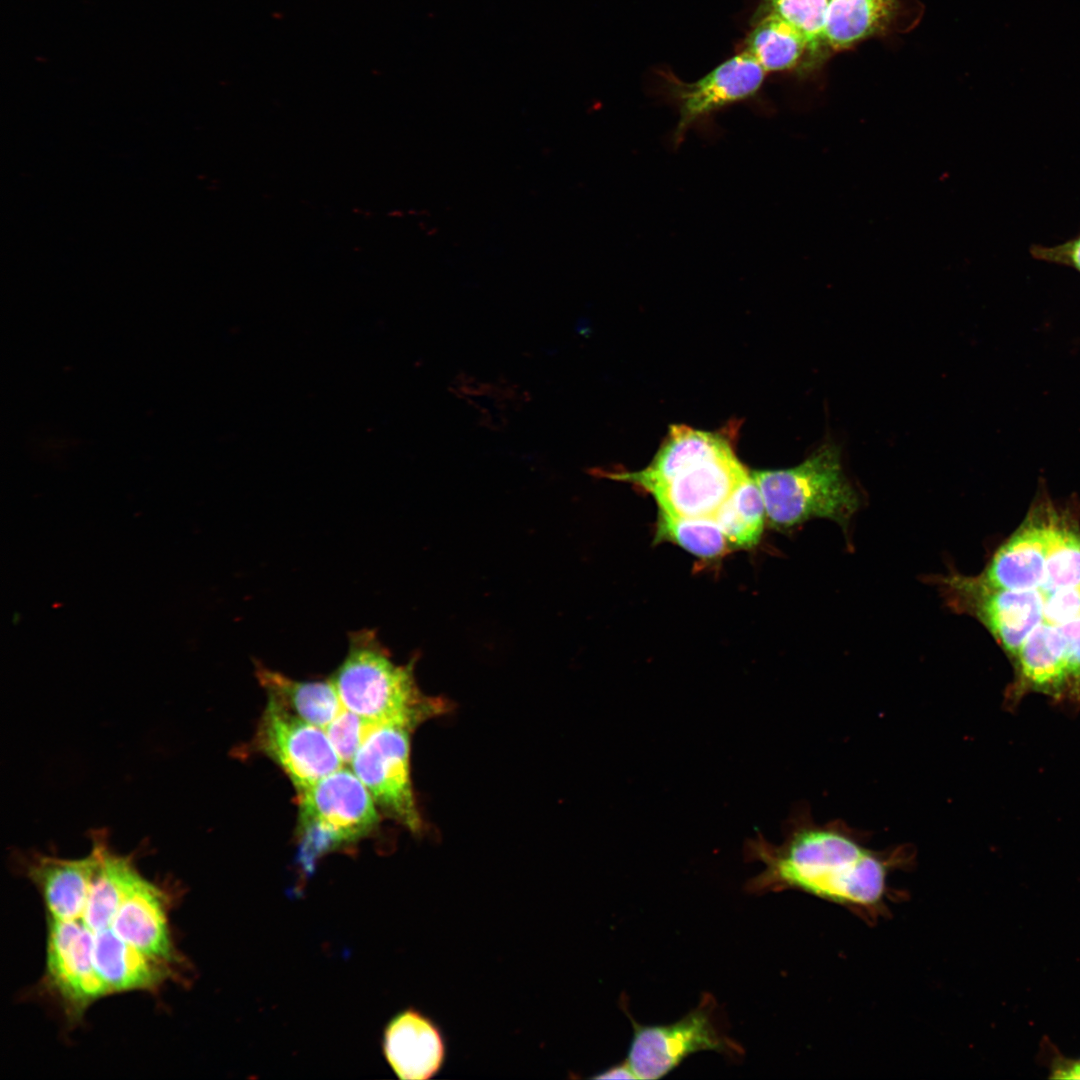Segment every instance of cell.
Segmentation results:
<instances>
[{
	"label": "cell",
	"mask_w": 1080,
	"mask_h": 1080,
	"mask_svg": "<svg viewBox=\"0 0 1080 1080\" xmlns=\"http://www.w3.org/2000/svg\"><path fill=\"white\" fill-rule=\"evenodd\" d=\"M745 855L763 864L751 892L797 890L869 919L885 909L889 875L907 858L903 848L873 850L846 825L817 824L806 811L791 817L780 845L758 834Z\"/></svg>",
	"instance_id": "1"
},
{
	"label": "cell",
	"mask_w": 1080,
	"mask_h": 1080,
	"mask_svg": "<svg viewBox=\"0 0 1080 1080\" xmlns=\"http://www.w3.org/2000/svg\"><path fill=\"white\" fill-rule=\"evenodd\" d=\"M415 658L398 665L372 629L349 634L346 657L331 679L343 708L371 725L411 730L448 712V701L425 695L414 676Z\"/></svg>",
	"instance_id": "2"
},
{
	"label": "cell",
	"mask_w": 1080,
	"mask_h": 1080,
	"mask_svg": "<svg viewBox=\"0 0 1080 1080\" xmlns=\"http://www.w3.org/2000/svg\"><path fill=\"white\" fill-rule=\"evenodd\" d=\"M750 473L762 494L766 519L778 530L824 518L845 531L860 505L856 490L843 474L839 448L833 444H825L794 467Z\"/></svg>",
	"instance_id": "3"
},
{
	"label": "cell",
	"mask_w": 1080,
	"mask_h": 1080,
	"mask_svg": "<svg viewBox=\"0 0 1080 1080\" xmlns=\"http://www.w3.org/2000/svg\"><path fill=\"white\" fill-rule=\"evenodd\" d=\"M374 800L357 775L342 767L298 793V863L310 874L326 853L350 845L379 822Z\"/></svg>",
	"instance_id": "4"
},
{
	"label": "cell",
	"mask_w": 1080,
	"mask_h": 1080,
	"mask_svg": "<svg viewBox=\"0 0 1080 1080\" xmlns=\"http://www.w3.org/2000/svg\"><path fill=\"white\" fill-rule=\"evenodd\" d=\"M411 731L398 725L373 726L350 764L381 810L420 833L423 821L410 775Z\"/></svg>",
	"instance_id": "5"
},
{
	"label": "cell",
	"mask_w": 1080,
	"mask_h": 1080,
	"mask_svg": "<svg viewBox=\"0 0 1080 1080\" xmlns=\"http://www.w3.org/2000/svg\"><path fill=\"white\" fill-rule=\"evenodd\" d=\"M939 585L948 605L975 616L1013 662L1043 621L1044 594L1039 589H994L979 577L956 574L940 578Z\"/></svg>",
	"instance_id": "6"
},
{
	"label": "cell",
	"mask_w": 1080,
	"mask_h": 1080,
	"mask_svg": "<svg viewBox=\"0 0 1080 1080\" xmlns=\"http://www.w3.org/2000/svg\"><path fill=\"white\" fill-rule=\"evenodd\" d=\"M254 746L285 772L298 793L343 763L323 728L302 720L270 697Z\"/></svg>",
	"instance_id": "7"
},
{
	"label": "cell",
	"mask_w": 1080,
	"mask_h": 1080,
	"mask_svg": "<svg viewBox=\"0 0 1080 1080\" xmlns=\"http://www.w3.org/2000/svg\"><path fill=\"white\" fill-rule=\"evenodd\" d=\"M712 1000H702L680 1020L666 1025H641L631 1020L633 1038L626 1061L637 1079H660L688 1056L700 1051L731 1053L736 1045L712 1020Z\"/></svg>",
	"instance_id": "8"
},
{
	"label": "cell",
	"mask_w": 1080,
	"mask_h": 1080,
	"mask_svg": "<svg viewBox=\"0 0 1080 1080\" xmlns=\"http://www.w3.org/2000/svg\"><path fill=\"white\" fill-rule=\"evenodd\" d=\"M765 71L746 51L718 65L695 82L666 78V91L678 111L672 144L678 147L686 133L714 112L755 95Z\"/></svg>",
	"instance_id": "9"
},
{
	"label": "cell",
	"mask_w": 1080,
	"mask_h": 1080,
	"mask_svg": "<svg viewBox=\"0 0 1080 1080\" xmlns=\"http://www.w3.org/2000/svg\"><path fill=\"white\" fill-rule=\"evenodd\" d=\"M749 473L732 449L684 466L645 492L660 511L682 517L713 516Z\"/></svg>",
	"instance_id": "10"
},
{
	"label": "cell",
	"mask_w": 1080,
	"mask_h": 1080,
	"mask_svg": "<svg viewBox=\"0 0 1080 1080\" xmlns=\"http://www.w3.org/2000/svg\"><path fill=\"white\" fill-rule=\"evenodd\" d=\"M46 977L73 1016L108 994L92 960V937L76 919L48 918Z\"/></svg>",
	"instance_id": "11"
},
{
	"label": "cell",
	"mask_w": 1080,
	"mask_h": 1080,
	"mask_svg": "<svg viewBox=\"0 0 1080 1080\" xmlns=\"http://www.w3.org/2000/svg\"><path fill=\"white\" fill-rule=\"evenodd\" d=\"M111 931L160 964L173 969L179 962L169 931L167 895L140 873L126 890Z\"/></svg>",
	"instance_id": "12"
},
{
	"label": "cell",
	"mask_w": 1080,
	"mask_h": 1080,
	"mask_svg": "<svg viewBox=\"0 0 1080 1080\" xmlns=\"http://www.w3.org/2000/svg\"><path fill=\"white\" fill-rule=\"evenodd\" d=\"M1049 512V511H1048ZM1046 513H1031L1023 524L993 555L982 575V582L994 589H1039L1045 575L1047 556L1058 520Z\"/></svg>",
	"instance_id": "13"
},
{
	"label": "cell",
	"mask_w": 1080,
	"mask_h": 1080,
	"mask_svg": "<svg viewBox=\"0 0 1080 1080\" xmlns=\"http://www.w3.org/2000/svg\"><path fill=\"white\" fill-rule=\"evenodd\" d=\"M383 1053L402 1080H427L444 1066L447 1045L441 1028L415 1008L394 1015L385 1027Z\"/></svg>",
	"instance_id": "14"
},
{
	"label": "cell",
	"mask_w": 1080,
	"mask_h": 1080,
	"mask_svg": "<svg viewBox=\"0 0 1080 1080\" xmlns=\"http://www.w3.org/2000/svg\"><path fill=\"white\" fill-rule=\"evenodd\" d=\"M1016 677L1006 695L1015 706L1030 692L1066 699L1067 640L1059 625L1042 621L1022 644L1014 661Z\"/></svg>",
	"instance_id": "15"
},
{
	"label": "cell",
	"mask_w": 1080,
	"mask_h": 1080,
	"mask_svg": "<svg viewBox=\"0 0 1080 1080\" xmlns=\"http://www.w3.org/2000/svg\"><path fill=\"white\" fill-rule=\"evenodd\" d=\"M734 431V430H733ZM729 429L704 431L672 425L652 461L639 471L592 470L594 475L630 483L641 490L663 482L680 468L734 449Z\"/></svg>",
	"instance_id": "16"
},
{
	"label": "cell",
	"mask_w": 1080,
	"mask_h": 1080,
	"mask_svg": "<svg viewBox=\"0 0 1080 1080\" xmlns=\"http://www.w3.org/2000/svg\"><path fill=\"white\" fill-rule=\"evenodd\" d=\"M256 676L268 697L315 726L324 729L343 709L332 680L297 681L259 663Z\"/></svg>",
	"instance_id": "17"
},
{
	"label": "cell",
	"mask_w": 1080,
	"mask_h": 1080,
	"mask_svg": "<svg viewBox=\"0 0 1080 1080\" xmlns=\"http://www.w3.org/2000/svg\"><path fill=\"white\" fill-rule=\"evenodd\" d=\"M897 0H829L825 41L841 49L882 30L891 20Z\"/></svg>",
	"instance_id": "18"
},
{
	"label": "cell",
	"mask_w": 1080,
	"mask_h": 1080,
	"mask_svg": "<svg viewBox=\"0 0 1080 1080\" xmlns=\"http://www.w3.org/2000/svg\"><path fill=\"white\" fill-rule=\"evenodd\" d=\"M728 546L751 548L762 536L766 510L759 487L751 473L734 489L713 515Z\"/></svg>",
	"instance_id": "19"
},
{
	"label": "cell",
	"mask_w": 1080,
	"mask_h": 1080,
	"mask_svg": "<svg viewBox=\"0 0 1080 1080\" xmlns=\"http://www.w3.org/2000/svg\"><path fill=\"white\" fill-rule=\"evenodd\" d=\"M805 36L791 23L770 12L749 34L745 50L765 72L793 68L805 50Z\"/></svg>",
	"instance_id": "20"
},
{
	"label": "cell",
	"mask_w": 1080,
	"mask_h": 1080,
	"mask_svg": "<svg viewBox=\"0 0 1080 1080\" xmlns=\"http://www.w3.org/2000/svg\"><path fill=\"white\" fill-rule=\"evenodd\" d=\"M655 543L676 544L702 559H715L728 551V543L714 516L682 517L658 510Z\"/></svg>",
	"instance_id": "21"
},
{
	"label": "cell",
	"mask_w": 1080,
	"mask_h": 1080,
	"mask_svg": "<svg viewBox=\"0 0 1080 1080\" xmlns=\"http://www.w3.org/2000/svg\"><path fill=\"white\" fill-rule=\"evenodd\" d=\"M1080 585V533L1058 524L1045 565L1044 580L1039 590L1052 592Z\"/></svg>",
	"instance_id": "22"
},
{
	"label": "cell",
	"mask_w": 1080,
	"mask_h": 1080,
	"mask_svg": "<svg viewBox=\"0 0 1080 1080\" xmlns=\"http://www.w3.org/2000/svg\"><path fill=\"white\" fill-rule=\"evenodd\" d=\"M771 12L795 26L806 38L808 50L815 52L825 41V20L829 0H768Z\"/></svg>",
	"instance_id": "23"
},
{
	"label": "cell",
	"mask_w": 1080,
	"mask_h": 1080,
	"mask_svg": "<svg viewBox=\"0 0 1080 1080\" xmlns=\"http://www.w3.org/2000/svg\"><path fill=\"white\" fill-rule=\"evenodd\" d=\"M373 726L357 714L343 708L324 730L341 761L351 763Z\"/></svg>",
	"instance_id": "24"
},
{
	"label": "cell",
	"mask_w": 1080,
	"mask_h": 1080,
	"mask_svg": "<svg viewBox=\"0 0 1080 1080\" xmlns=\"http://www.w3.org/2000/svg\"><path fill=\"white\" fill-rule=\"evenodd\" d=\"M1077 618H1080V585L1044 595V622L1061 625Z\"/></svg>",
	"instance_id": "25"
},
{
	"label": "cell",
	"mask_w": 1080,
	"mask_h": 1080,
	"mask_svg": "<svg viewBox=\"0 0 1080 1080\" xmlns=\"http://www.w3.org/2000/svg\"><path fill=\"white\" fill-rule=\"evenodd\" d=\"M1067 640L1066 699L1080 701V618L1059 625Z\"/></svg>",
	"instance_id": "26"
},
{
	"label": "cell",
	"mask_w": 1080,
	"mask_h": 1080,
	"mask_svg": "<svg viewBox=\"0 0 1080 1080\" xmlns=\"http://www.w3.org/2000/svg\"><path fill=\"white\" fill-rule=\"evenodd\" d=\"M1030 251L1038 260L1069 266L1080 272V234L1055 246L1034 245Z\"/></svg>",
	"instance_id": "27"
},
{
	"label": "cell",
	"mask_w": 1080,
	"mask_h": 1080,
	"mask_svg": "<svg viewBox=\"0 0 1080 1080\" xmlns=\"http://www.w3.org/2000/svg\"><path fill=\"white\" fill-rule=\"evenodd\" d=\"M593 1078L595 1079H637L632 1068L627 1061L619 1063L601 1073L597 1074Z\"/></svg>",
	"instance_id": "28"
},
{
	"label": "cell",
	"mask_w": 1080,
	"mask_h": 1080,
	"mask_svg": "<svg viewBox=\"0 0 1080 1080\" xmlns=\"http://www.w3.org/2000/svg\"><path fill=\"white\" fill-rule=\"evenodd\" d=\"M1053 1077L1059 1079H1080V1061L1058 1066L1053 1071Z\"/></svg>",
	"instance_id": "29"
}]
</instances>
